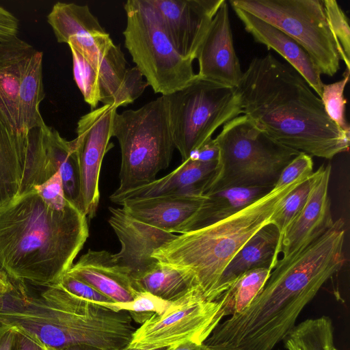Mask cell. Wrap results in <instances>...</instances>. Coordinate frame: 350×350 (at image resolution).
<instances>
[{"label": "cell", "instance_id": "obj_1", "mask_svg": "<svg viewBox=\"0 0 350 350\" xmlns=\"http://www.w3.org/2000/svg\"><path fill=\"white\" fill-rule=\"evenodd\" d=\"M344 224L335 221L318 239L278 260L249 306L219 323L204 344L226 350H272L295 327L304 307L345 262Z\"/></svg>", "mask_w": 350, "mask_h": 350}, {"label": "cell", "instance_id": "obj_2", "mask_svg": "<svg viewBox=\"0 0 350 350\" xmlns=\"http://www.w3.org/2000/svg\"><path fill=\"white\" fill-rule=\"evenodd\" d=\"M236 88L242 114L280 144L326 159L349 150L350 133L332 122L306 80L271 53L250 62Z\"/></svg>", "mask_w": 350, "mask_h": 350}, {"label": "cell", "instance_id": "obj_3", "mask_svg": "<svg viewBox=\"0 0 350 350\" xmlns=\"http://www.w3.org/2000/svg\"><path fill=\"white\" fill-rule=\"evenodd\" d=\"M89 236L85 215L46 203L33 189L0 208V269L13 281L46 286L73 265Z\"/></svg>", "mask_w": 350, "mask_h": 350}, {"label": "cell", "instance_id": "obj_4", "mask_svg": "<svg viewBox=\"0 0 350 350\" xmlns=\"http://www.w3.org/2000/svg\"><path fill=\"white\" fill-rule=\"evenodd\" d=\"M308 176L273 189L234 215L204 228L180 234L155 250L160 263L187 274L202 297L211 301L226 265L270 219L283 199Z\"/></svg>", "mask_w": 350, "mask_h": 350}, {"label": "cell", "instance_id": "obj_5", "mask_svg": "<svg viewBox=\"0 0 350 350\" xmlns=\"http://www.w3.org/2000/svg\"><path fill=\"white\" fill-rule=\"evenodd\" d=\"M215 140L217 164L204 195L231 187H274L283 168L301 152L273 139L244 114L224 124Z\"/></svg>", "mask_w": 350, "mask_h": 350}, {"label": "cell", "instance_id": "obj_6", "mask_svg": "<svg viewBox=\"0 0 350 350\" xmlns=\"http://www.w3.org/2000/svg\"><path fill=\"white\" fill-rule=\"evenodd\" d=\"M112 136L120 144V185L111 195L117 196L148 185L166 169L172 160L174 144L164 96L140 108L116 113Z\"/></svg>", "mask_w": 350, "mask_h": 350}, {"label": "cell", "instance_id": "obj_7", "mask_svg": "<svg viewBox=\"0 0 350 350\" xmlns=\"http://www.w3.org/2000/svg\"><path fill=\"white\" fill-rule=\"evenodd\" d=\"M124 9V46L155 93L167 96L196 77L193 62L176 51L149 0H128Z\"/></svg>", "mask_w": 350, "mask_h": 350}, {"label": "cell", "instance_id": "obj_8", "mask_svg": "<svg viewBox=\"0 0 350 350\" xmlns=\"http://www.w3.org/2000/svg\"><path fill=\"white\" fill-rule=\"evenodd\" d=\"M167 100L175 146L184 161L220 126L242 113L236 88L196 77L170 94Z\"/></svg>", "mask_w": 350, "mask_h": 350}, {"label": "cell", "instance_id": "obj_9", "mask_svg": "<svg viewBox=\"0 0 350 350\" xmlns=\"http://www.w3.org/2000/svg\"><path fill=\"white\" fill-rule=\"evenodd\" d=\"M42 59L41 51L17 36L0 42V120L17 134L45 124Z\"/></svg>", "mask_w": 350, "mask_h": 350}, {"label": "cell", "instance_id": "obj_10", "mask_svg": "<svg viewBox=\"0 0 350 350\" xmlns=\"http://www.w3.org/2000/svg\"><path fill=\"white\" fill-rule=\"evenodd\" d=\"M295 40L307 52L321 75L334 76L340 58L321 0H231Z\"/></svg>", "mask_w": 350, "mask_h": 350}, {"label": "cell", "instance_id": "obj_11", "mask_svg": "<svg viewBox=\"0 0 350 350\" xmlns=\"http://www.w3.org/2000/svg\"><path fill=\"white\" fill-rule=\"evenodd\" d=\"M221 307L219 299L207 301L200 293H195L146 321L135 329L129 346L152 349L187 341L204 343L225 317Z\"/></svg>", "mask_w": 350, "mask_h": 350}, {"label": "cell", "instance_id": "obj_12", "mask_svg": "<svg viewBox=\"0 0 350 350\" xmlns=\"http://www.w3.org/2000/svg\"><path fill=\"white\" fill-rule=\"evenodd\" d=\"M58 172L66 198L82 211L80 169L72 140H66L46 124L30 130L27 135L26 165L21 193L42 185Z\"/></svg>", "mask_w": 350, "mask_h": 350}, {"label": "cell", "instance_id": "obj_13", "mask_svg": "<svg viewBox=\"0 0 350 350\" xmlns=\"http://www.w3.org/2000/svg\"><path fill=\"white\" fill-rule=\"evenodd\" d=\"M117 109L103 105L77 122V137L72 142L80 169L81 208L87 218H93L98 208L100 171L104 156L112 146L109 140Z\"/></svg>", "mask_w": 350, "mask_h": 350}, {"label": "cell", "instance_id": "obj_14", "mask_svg": "<svg viewBox=\"0 0 350 350\" xmlns=\"http://www.w3.org/2000/svg\"><path fill=\"white\" fill-rule=\"evenodd\" d=\"M176 51L193 61L223 0H149Z\"/></svg>", "mask_w": 350, "mask_h": 350}, {"label": "cell", "instance_id": "obj_15", "mask_svg": "<svg viewBox=\"0 0 350 350\" xmlns=\"http://www.w3.org/2000/svg\"><path fill=\"white\" fill-rule=\"evenodd\" d=\"M332 167L321 165L311 175L307 200L295 219L286 228L281 241L280 260H288L318 239L334 225L328 187Z\"/></svg>", "mask_w": 350, "mask_h": 350}, {"label": "cell", "instance_id": "obj_16", "mask_svg": "<svg viewBox=\"0 0 350 350\" xmlns=\"http://www.w3.org/2000/svg\"><path fill=\"white\" fill-rule=\"evenodd\" d=\"M109 223L121 244L113 258L134 280L158 264L152 257L154 252L178 235L138 221L122 208L109 207Z\"/></svg>", "mask_w": 350, "mask_h": 350}, {"label": "cell", "instance_id": "obj_17", "mask_svg": "<svg viewBox=\"0 0 350 350\" xmlns=\"http://www.w3.org/2000/svg\"><path fill=\"white\" fill-rule=\"evenodd\" d=\"M47 21L58 42L74 46L96 69L114 44L87 5L57 2Z\"/></svg>", "mask_w": 350, "mask_h": 350}, {"label": "cell", "instance_id": "obj_18", "mask_svg": "<svg viewBox=\"0 0 350 350\" xmlns=\"http://www.w3.org/2000/svg\"><path fill=\"white\" fill-rule=\"evenodd\" d=\"M198 76L222 85L237 88L243 72L237 55L230 27L228 5L223 0L199 46Z\"/></svg>", "mask_w": 350, "mask_h": 350}, {"label": "cell", "instance_id": "obj_19", "mask_svg": "<svg viewBox=\"0 0 350 350\" xmlns=\"http://www.w3.org/2000/svg\"><path fill=\"white\" fill-rule=\"evenodd\" d=\"M86 282L115 304L133 301L139 295L129 271L105 250H89L66 271Z\"/></svg>", "mask_w": 350, "mask_h": 350}, {"label": "cell", "instance_id": "obj_20", "mask_svg": "<svg viewBox=\"0 0 350 350\" xmlns=\"http://www.w3.org/2000/svg\"><path fill=\"white\" fill-rule=\"evenodd\" d=\"M217 161H203L189 157L169 174L152 183L117 196L112 202L120 205L124 201L162 196L202 197L216 170Z\"/></svg>", "mask_w": 350, "mask_h": 350}, {"label": "cell", "instance_id": "obj_21", "mask_svg": "<svg viewBox=\"0 0 350 350\" xmlns=\"http://www.w3.org/2000/svg\"><path fill=\"white\" fill-rule=\"evenodd\" d=\"M245 31L260 44L273 49L286 60L321 97V73L307 52L295 40L270 23L239 8L232 6Z\"/></svg>", "mask_w": 350, "mask_h": 350}, {"label": "cell", "instance_id": "obj_22", "mask_svg": "<svg viewBox=\"0 0 350 350\" xmlns=\"http://www.w3.org/2000/svg\"><path fill=\"white\" fill-rule=\"evenodd\" d=\"M280 254V234L268 224L255 233L226 265L211 294V301L220 295L243 273L256 269L275 267Z\"/></svg>", "mask_w": 350, "mask_h": 350}, {"label": "cell", "instance_id": "obj_23", "mask_svg": "<svg viewBox=\"0 0 350 350\" xmlns=\"http://www.w3.org/2000/svg\"><path fill=\"white\" fill-rule=\"evenodd\" d=\"M202 197L172 196L124 201L130 216L143 223L174 233L198 210Z\"/></svg>", "mask_w": 350, "mask_h": 350}, {"label": "cell", "instance_id": "obj_24", "mask_svg": "<svg viewBox=\"0 0 350 350\" xmlns=\"http://www.w3.org/2000/svg\"><path fill=\"white\" fill-rule=\"evenodd\" d=\"M273 189L269 187H231L206 193L198 210L175 232H188L226 219Z\"/></svg>", "mask_w": 350, "mask_h": 350}, {"label": "cell", "instance_id": "obj_25", "mask_svg": "<svg viewBox=\"0 0 350 350\" xmlns=\"http://www.w3.org/2000/svg\"><path fill=\"white\" fill-rule=\"evenodd\" d=\"M27 134H17L0 120V208L22 190L25 172Z\"/></svg>", "mask_w": 350, "mask_h": 350}, {"label": "cell", "instance_id": "obj_26", "mask_svg": "<svg viewBox=\"0 0 350 350\" xmlns=\"http://www.w3.org/2000/svg\"><path fill=\"white\" fill-rule=\"evenodd\" d=\"M133 281L137 292L150 293L172 304L181 301L195 293H200L187 274L159 262Z\"/></svg>", "mask_w": 350, "mask_h": 350}, {"label": "cell", "instance_id": "obj_27", "mask_svg": "<svg viewBox=\"0 0 350 350\" xmlns=\"http://www.w3.org/2000/svg\"><path fill=\"white\" fill-rule=\"evenodd\" d=\"M287 350H334V327L327 316L308 319L297 325L283 339Z\"/></svg>", "mask_w": 350, "mask_h": 350}, {"label": "cell", "instance_id": "obj_28", "mask_svg": "<svg viewBox=\"0 0 350 350\" xmlns=\"http://www.w3.org/2000/svg\"><path fill=\"white\" fill-rule=\"evenodd\" d=\"M271 271L268 268H256L237 278L217 299L224 317L237 314L252 303L262 288Z\"/></svg>", "mask_w": 350, "mask_h": 350}, {"label": "cell", "instance_id": "obj_29", "mask_svg": "<svg viewBox=\"0 0 350 350\" xmlns=\"http://www.w3.org/2000/svg\"><path fill=\"white\" fill-rule=\"evenodd\" d=\"M126 60L120 45L113 44L106 51L97 67L100 85V102L112 105L126 69Z\"/></svg>", "mask_w": 350, "mask_h": 350}, {"label": "cell", "instance_id": "obj_30", "mask_svg": "<svg viewBox=\"0 0 350 350\" xmlns=\"http://www.w3.org/2000/svg\"><path fill=\"white\" fill-rule=\"evenodd\" d=\"M323 8L329 29L334 38L340 59L350 70V31L348 18L335 0H323Z\"/></svg>", "mask_w": 350, "mask_h": 350}, {"label": "cell", "instance_id": "obj_31", "mask_svg": "<svg viewBox=\"0 0 350 350\" xmlns=\"http://www.w3.org/2000/svg\"><path fill=\"white\" fill-rule=\"evenodd\" d=\"M72 57L73 76L84 100L92 110L100 102L99 79L96 69L74 46L68 45Z\"/></svg>", "mask_w": 350, "mask_h": 350}, {"label": "cell", "instance_id": "obj_32", "mask_svg": "<svg viewBox=\"0 0 350 350\" xmlns=\"http://www.w3.org/2000/svg\"><path fill=\"white\" fill-rule=\"evenodd\" d=\"M311 175L283 199L270 219V223L279 232L280 247L286 228L299 214L307 200L311 186Z\"/></svg>", "mask_w": 350, "mask_h": 350}, {"label": "cell", "instance_id": "obj_33", "mask_svg": "<svg viewBox=\"0 0 350 350\" xmlns=\"http://www.w3.org/2000/svg\"><path fill=\"white\" fill-rule=\"evenodd\" d=\"M349 72L346 70L343 78L336 82L323 83L320 98L329 118L338 128L348 133H350V128L346 118L347 100L344 91L349 79Z\"/></svg>", "mask_w": 350, "mask_h": 350}, {"label": "cell", "instance_id": "obj_34", "mask_svg": "<svg viewBox=\"0 0 350 350\" xmlns=\"http://www.w3.org/2000/svg\"><path fill=\"white\" fill-rule=\"evenodd\" d=\"M172 304L150 293H139L137 297L129 303L102 305L115 310H126L135 321L142 325L152 315L164 313Z\"/></svg>", "mask_w": 350, "mask_h": 350}, {"label": "cell", "instance_id": "obj_35", "mask_svg": "<svg viewBox=\"0 0 350 350\" xmlns=\"http://www.w3.org/2000/svg\"><path fill=\"white\" fill-rule=\"evenodd\" d=\"M148 86L144 79L141 71L136 67L128 68L123 78L122 82L116 93L112 105L116 107H126L138 98Z\"/></svg>", "mask_w": 350, "mask_h": 350}, {"label": "cell", "instance_id": "obj_36", "mask_svg": "<svg viewBox=\"0 0 350 350\" xmlns=\"http://www.w3.org/2000/svg\"><path fill=\"white\" fill-rule=\"evenodd\" d=\"M61 287L72 295L98 304H112L113 301L86 282L66 272L57 282Z\"/></svg>", "mask_w": 350, "mask_h": 350}, {"label": "cell", "instance_id": "obj_37", "mask_svg": "<svg viewBox=\"0 0 350 350\" xmlns=\"http://www.w3.org/2000/svg\"><path fill=\"white\" fill-rule=\"evenodd\" d=\"M312 173V157L301 152L283 168L274 187L286 186L301 177L310 176Z\"/></svg>", "mask_w": 350, "mask_h": 350}, {"label": "cell", "instance_id": "obj_38", "mask_svg": "<svg viewBox=\"0 0 350 350\" xmlns=\"http://www.w3.org/2000/svg\"><path fill=\"white\" fill-rule=\"evenodd\" d=\"M18 27V19L0 5V42L17 36Z\"/></svg>", "mask_w": 350, "mask_h": 350}, {"label": "cell", "instance_id": "obj_39", "mask_svg": "<svg viewBox=\"0 0 350 350\" xmlns=\"http://www.w3.org/2000/svg\"><path fill=\"white\" fill-rule=\"evenodd\" d=\"M14 328L12 350H47V347L24 331Z\"/></svg>", "mask_w": 350, "mask_h": 350}, {"label": "cell", "instance_id": "obj_40", "mask_svg": "<svg viewBox=\"0 0 350 350\" xmlns=\"http://www.w3.org/2000/svg\"><path fill=\"white\" fill-rule=\"evenodd\" d=\"M219 149L215 139L212 137L205 142L190 157L203 161H217Z\"/></svg>", "mask_w": 350, "mask_h": 350}, {"label": "cell", "instance_id": "obj_41", "mask_svg": "<svg viewBox=\"0 0 350 350\" xmlns=\"http://www.w3.org/2000/svg\"><path fill=\"white\" fill-rule=\"evenodd\" d=\"M14 328L0 325V350H12Z\"/></svg>", "mask_w": 350, "mask_h": 350}, {"label": "cell", "instance_id": "obj_42", "mask_svg": "<svg viewBox=\"0 0 350 350\" xmlns=\"http://www.w3.org/2000/svg\"><path fill=\"white\" fill-rule=\"evenodd\" d=\"M167 350H226L221 349L208 346L204 343L198 344L193 342L187 341L176 346L171 347Z\"/></svg>", "mask_w": 350, "mask_h": 350}, {"label": "cell", "instance_id": "obj_43", "mask_svg": "<svg viewBox=\"0 0 350 350\" xmlns=\"http://www.w3.org/2000/svg\"><path fill=\"white\" fill-rule=\"evenodd\" d=\"M47 347V346H46ZM47 350H102L97 347L88 345H73L61 348H51L47 347Z\"/></svg>", "mask_w": 350, "mask_h": 350}, {"label": "cell", "instance_id": "obj_44", "mask_svg": "<svg viewBox=\"0 0 350 350\" xmlns=\"http://www.w3.org/2000/svg\"><path fill=\"white\" fill-rule=\"evenodd\" d=\"M170 347H163L152 348V349H142V348H137V347H132L127 345L126 347L122 349L121 350H167Z\"/></svg>", "mask_w": 350, "mask_h": 350}, {"label": "cell", "instance_id": "obj_45", "mask_svg": "<svg viewBox=\"0 0 350 350\" xmlns=\"http://www.w3.org/2000/svg\"><path fill=\"white\" fill-rule=\"evenodd\" d=\"M334 350H338L336 348H335Z\"/></svg>", "mask_w": 350, "mask_h": 350}]
</instances>
